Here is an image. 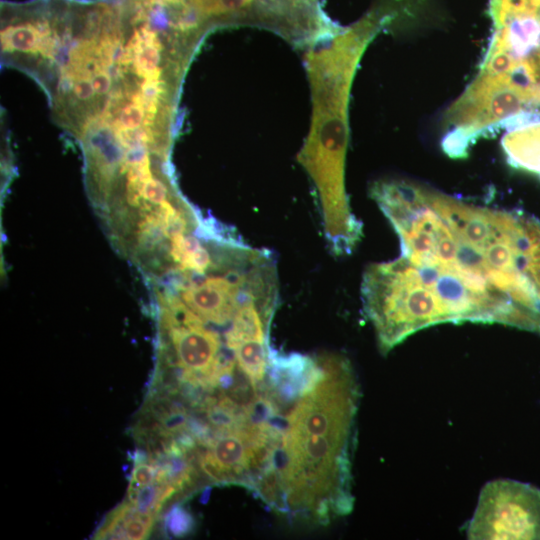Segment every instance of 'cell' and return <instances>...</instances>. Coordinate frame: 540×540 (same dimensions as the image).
Masks as SVG:
<instances>
[{
    "label": "cell",
    "mask_w": 540,
    "mask_h": 540,
    "mask_svg": "<svg viewBox=\"0 0 540 540\" xmlns=\"http://www.w3.org/2000/svg\"><path fill=\"white\" fill-rule=\"evenodd\" d=\"M193 518L181 506H173L166 516V528L173 536H184L193 528Z\"/></svg>",
    "instance_id": "obj_8"
},
{
    "label": "cell",
    "mask_w": 540,
    "mask_h": 540,
    "mask_svg": "<svg viewBox=\"0 0 540 540\" xmlns=\"http://www.w3.org/2000/svg\"><path fill=\"white\" fill-rule=\"evenodd\" d=\"M503 128L506 132L501 144L507 162L540 176V115L518 114Z\"/></svg>",
    "instance_id": "obj_3"
},
{
    "label": "cell",
    "mask_w": 540,
    "mask_h": 540,
    "mask_svg": "<svg viewBox=\"0 0 540 540\" xmlns=\"http://www.w3.org/2000/svg\"><path fill=\"white\" fill-rule=\"evenodd\" d=\"M319 371L285 419L276 473L282 508L328 520L350 511L358 387L349 361L318 355Z\"/></svg>",
    "instance_id": "obj_1"
},
{
    "label": "cell",
    "mask_w": 540,
    "mask_h": 540,
    "mask_svg": "<svg viewBox=\"0 0 540 540\" xmlns=\"http://www.w3.org/2000/svg\"><path fill=\"white\" fill-rule=\"evenodd\" d=\"M144 112V108L136 102L126 105L120 113V125L131 130L138 128L144 120Z\"/></svg>",
    "instance_id": "obj_9"
},
{
    "label": "cell",
    "mask_w": 540,
    "mask_h": 540,
    "mask_svg": "<svg viewBox=\"0 0 540 540\" xmlns=\"http://www.w3.org/2000/svg\"><path fill=\"white\" fill-rule=\"evenodd\" d=\"M44 30L33 24L25 23L10 26L2 30L1 43L6 50L36 52L44 46Z\"/></svg>",
    "instance_id": "obj_6"
},
{
    "label": "cell",
    "mask_w": 540,
    "mask_h": 540,
    "mask_svg": "<svg viewBox=\"0 0 540 540\" xmlns=\"http://www.w3.org/2000/svg\"><path fill=\"white\" fill-rule=\"evenodd\" d=\"M73 91L75 96L80 100L90 99L95 92L91 79H88L86 76L79 78L75 82L73 86Z\"/></svg>",
    "instance_id": "obj_10"
},
{
    "label": "cell",
    "mask_w": 540,
    "mask_h": 540,
    "mask_svg": "<svg viewBox=\"0 0 540 540\" xmlns=\"http://www.w3.org/2000/svg\"><path fill=\"white\" fill-rule=\"evenodd\" d=\"M177 492L172 485L154 482L139 488L128 487L127 501L139 511L157 516L165 502Z\"/></svg>",
    "instance_id": "obj_5"
},
{
    "label": "cell",
    "mask_w": 540,
    "mask_h": 540,
    "mask_svg": "<svg viewBox=\"0 0 540 540\" xmlns=\"http://www.w3.org/2000/svg\"><path fill=\"white\" fill-rule=\"evenodd\" d=\"M467 538L540 539V490L510 479L487 482L469 521Z\"/></svg>",
    "instance_id": "obj_2"
},
{
    "label": "cell",
    "mask_w": 540,
    "mask_h": 540,
    "mask_svg": "<svg viewBox=\"0 0 540 540\" xmlns=\"http://www.w3.org/2000/svg\"><path fill=\"white\" fill-rule=\"evenodd\" d=\"M159 3H166L171 5H177L182 7H189L185 0H156Z\"/></svg>",
    "instance_id": "obj_12"
},
{
    "label": "cell",
    "mask_w": 540,
    "mask_h": 540,
    "mask_svg": "<svg viewBox=\"0 0 540 540\" xmlns=\"http://www.w3.org/2000/svg\"><path fill=\"white\" fill-rule=\"evenodd\" d=\"M156 515L143 513L127 500L112 510L97 529L94 539H146Z\"/></svg>",
    "instance_id": "obj_4"
},
{
    "label": "cell",
    "mask_w": 540,
    "mask_h": 540,
    "mask_svg": "<svg viewBox=\"0 0 540 540\" xmlns=\"http://www.w3.org/2000/svg\"><path fill=\"white\" fill-rule=\"evenodd\" d=\"M91 82L94 91L97 94H104L108 92L111 87V78L104 70L96 71L91 78Z\"/></svg>",
    "instance_id": "obj_11"
},
{
    "label": "cell",
    "mask_w": 540,
    "mask_h": 540,
    "mask_svg": "<svg viewBox=\"0 0 540 540\" xmlns=\"http://www.w3.org/2000/svg\"><path fill=\"white\" fill-rule=\"evenodd\" d=\"M160 48V43L157 41L146 44L135 52L133 65L138 75L146 79H159Z\"/></svg>",
    "instance_id": "obj_7"
}]
</instances>
